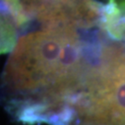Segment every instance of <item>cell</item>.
<instances>
[{
	"label": "cell",
	"mask_w": 125,
	"mask_h": 125,
	"mask_svg": "<svg viewBox=\"0 0 125 125\" xmlns=\"http://www.w3.org/2000/svg\"><path fill=\"white\" fill-rule=\"evenodd\" d=\"M31 21L43 27L87 29L101 20L102 9L94 0H19Z\"/></svg>",
	"instance_id": "obj_2"
},
{
	"label": "cell",
	"mask_w": 125,
	"mask_h": 125,
	"mask_svg": "<svg viewBox=\"0 0 125 125\" xmlns=\"http://www.w3.org/2000/svg\"><path fill=\"white\" fill-rule=\"evenodd\" d=\"M31 23L19 0H0V55L11 52Z\"/></svg>",
	"instance_id": "obj_3"
},
{
	"label": "cell",
	"mask_w": 125,
	"mask_h": 125,
	"mask_svg": "<svg viewBox=\"0 0 125 125\" xmlns=\"http://www.w3.org/2000/svg\"><path fill=\"white\" fill-rule=\"evenodd\" d=\"M100 22L113 40L125 43V0H107Z\"/></svg>",
	"instance_id": "obj_4"
},
{
	"label": "cell",
	"mask_w": 125,
	"mask_h": 125,
	"mask_svg": "<svg viewBox=\"0 0 125 125\" xmlns=\"http://www.w3.org/2000/svg\"><path fill=\"white\" fill-rule=\"evenodd\" d=\"M83 60V46L76 28L26 29L19 36L0 77V102L18 119L67 85L80 72Z\"/></svg>",
	"instance_id": "obj_1"
}]
</instances>
